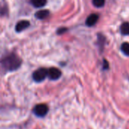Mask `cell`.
<instances>
[{"label":"cell","mask_w":129,"mask_h":129,"mask_svg":"<svg viewBox=\"0 0 129 129\" xmlns=\"http://www.w3.org/2000/svg\"><path fill=\"white\" fill-rule=\"evenodd\" d=\"M22 60L15 53H9L0 59V67L5 72H13L20 68Z\"/></svg>","instance_id":"cell-1"},{"label":"cell","mask_w":129,"mask_h":129,"mask_svg":"<svg viewBox=\"0 0 129 129\" xmlns=\"http://www.w3.org/2000/svg\"><path fill=\"white\" fill-rule=\"evenodd\" d=\"M48 76V69L39 68L33 73V79L36 82H41Z\"/></svg>","instance_id":"cell-2"},{"label":"cell","mask_w":129,"mask_h":129,"mask_svg":"<svg viewBox=\"0 0 129 129\" xmlns=\"http://www.w3.org/2000/svg\"><path fill=\"white\" fill-rule=\"evenodd\" d=\"M48 112V107L45 104H40L35 106L33 108L34 114L38 117H44Z\"/></svg>","instance_id":"cell-3"},{"label":"cell","mask_w":129,"mask_h":129,"mask_svg":"<svg viewBox=\"0 0 129 129\" xmlns=\"http://www.w3.org/2000/svg\"><path fill=\"white\" fill-rule=\"evenodd\" d=\"M61 71L56 67H51L48 69V76L51 80H57L61 76Z\"/></svg>","instance_id":"cell-4"},{"label":"cell","mask_w":129,"mask_h":129,"mask_svg":"<svg viewBox=\"0 0 129 129\" xmlns=\"http://www.w3.org/2000/svg\"><path fill=\"white\" fill-rule=\"evenodd\" d=\"M29 26H30V23L28 20H20L17 23V24L15 26V30L17 33H20V32L23 31L24 29H27Z\"/></svg>","instance_id":"cell-5"},{"label":"cell","mask_w":129,"mask_h":129,"mask_svg":"<svg viewBox=\"0 0 129 129\" xmlns=\"http://www.w3.org/2000/svg\"><path fill=\"white\" fill-rule=\"evenodd\" d=\"M99 20V15L97 14H90L86 20H85V24L88 26H93L96 24V23Z\"/></svg>","instance_id":"cell-6"},{"label":"cell","mask_w":129,"mask_h":129,"mask_svg":"<svg viewBox=\"0 0 129 129\" xmlns=\"http://www.w3.org/2000/svg\"><path fill=\"white\" fill-rule=\"evenodd\" d=\"M49 14H50V11L48 10H41L36 13L35 17L39 20H44L47 18L49 16Z\"/></svg>","instance_id":"cell-7"},{"label":"cell","mask_w":129,"mask_h":129,"mask_svg":"<svg viewBox=\"0 0 129 129\" xmlns=\"http://www.w3.org/2000/svg\"><path fill=\"white\" fill-rule=\"evenodd\" d=\"M31 4L35 8H42L47 4V0H31Z\"/></svg>","instance_id":"cell-8"},{"label":"cell","mask_w":129,"mask_h":129,"mask_svg":"<svg viewBox=\"0 0 129 129\" xmlns=\"http://www.w3.org/2000/svg\"><path fill=\"white\" fill-rule=\"evenodd\" d=\"M120 31L122 35H129V23L125 22L121 25L120 27Z\"/></svg>","instance_id":"cell-9"},{"label":"cell","mask_w":129,"mask_h":129,"mask_svg":"<svg viewBox=\"0 0 129 129\" xmlns=\"http://www.w3.org/2000/svg\"><path fill=\"white\" fill-rule=\"evenodd\" d=\"M8 6L5 3H0V17H5L8 14Z\"/></svg>","instance_id":"cell-10"},{"label":"cell","mask_w":129,"mask_h":129,"mask_svg":"<svg viewBox=\"0 0 129 129\" xmlns=\"http://www.w3.org/2000/svg\"><path fill=\"white\" fill-rule=\"evenodd\" d=\"M121 50L127 56H129V43L128 42H124L121 45Z\"/></svg>","instance_id":"cell-11"},{"label":"cell","mask_w":129,"mask_h":129,"mask_svg":"<svg viewBox=\"0 0 129 129\" xmlns=\"http://www.w3.org/2000/svg\"><path fill=\"white\" fill-rule=\"evenodd\" d=\"M92 3L97 8H102L105 5V0H92Z\"/></svg>","instance_id":"cell-12"},{"label":"cell","mask_w":129,"mask_h":129,"mask_svg":"<svg viewBox=\"0 0 129 129\" xmlns=\"http://www.w3.org/2000/svg\"><path fill=\"white\" fill-rule=\"evenodd\" d=\"M67 31V28H66V27H61V28H59V29L57 30V34L61 35V34L66 33Z\"/></svg>","instance_id":"cell-13"},{"label":"cell","mask_w":129,"mask_h":129,"mask_svg":"<svg viewBox=\"0 0 129 129\" xmlns=\"http://www.w3.org/2000/svg\"><path fill=\"white\" fill-rule=\"evenodd\" d=\"M109 68V63L107 60H104V70H107Z\"/></svg>","instance_id":"cell-14"}]
</instances>
